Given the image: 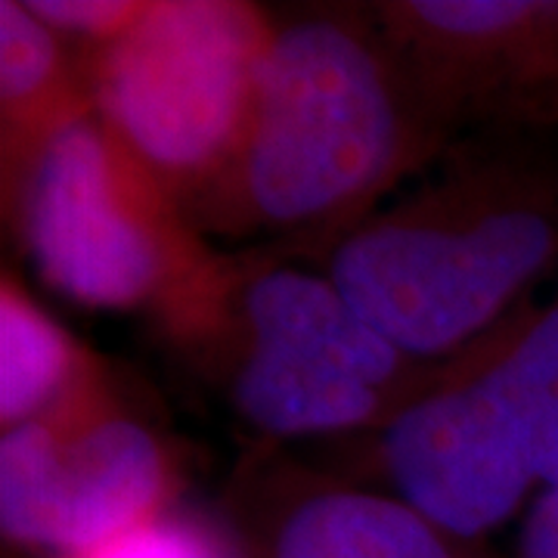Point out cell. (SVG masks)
I'll list each match as a JSON object with an SVG mask.
<instances>
[{"label":"cell","instance_id":"10","mask_svg":"<svg viewBox=\"0 0 558 558\" xmlns=\"http://www.w3.org/2000/svg\"><path fill=\"white\" fill-rule=\"evenodd\" d=\"M75 351L60 326L3 286L0 295V418L7 428L44 418L72 379Z\"/></svg>","mask_w":558,"mask_h":558},{"label":"cell","instance_id":"11","mask_svg":"<svg viewBox=\"0 0 558 558\" xmlns=\"http://www.w3.org/2000/svg\"><path fill=\"white\" fill-rule=\"evenodd\" d=\"M484 376L519 422L539 484H558V301Z\"/></svg>","mask_w":558,"mask_h":558},{"label":"cell","instance_id":"7","mask_svg":"<svg viewBox=\"0 0 558 558\" xmlns=\"http://www.w3.org/2000/svg\"><path fill=\"white\" fill-rule=\"evenodd\" d=\"M245 317L255 344L286 351L376 391L398 373L403 357L360 317L332 279L299 270H274L255 279L245 295Z\"/></svg>","mask_w":558,"mask_h":558},{"label":"cell","instance_id":"16","mask_svg":"<svg viewBox=\"0 0 558 558\" xmlns=\"http://www.w3.org/2000/svg\"><path fill=\"white\" fill-rule=\"evenodd\" d=\"M521 558H558V484L534 499L521 527Z\"/></svg>","mask_w":558,"mask_h":558},{"label":"cell","instance_id":"8","mask_svg":"<svg viewBox=\"0 0 558 558\" xmlns=\"http://www.w3.org/2000/svg\"><path fill=\"white\" fill-rule=\"evenodd\" d=\"M236 403L260 432L292 438L354 428L376 413L379 391L286 351L255 344L236 373Z\"/></svg>","mask_w":558,"mask_h":558},{"label":"cell","instance_id":"3","mask_svg":"<svg viewBox=\"0 0 558 558\" xmlns=\"http://www.w3.org/2000/svg\"><path fill=\"white\" fill-rule=\"evenodd\" d=\"M558 252L539 208H499L462 223H379L332 260V282L400 354H438L497 317Z\"/></svg>","mask_w":558,"mask_h":558},{"label":"cell","instance_id":"5","mask_svg":"<svg viewBox=\"0 0 558 558\" xmlns=\"http://www.w3.org/2000/svg\"><path fill=\"white\" fill-rule=\"evenodd\" d=\"M161 490L159 444L131 418L65 413L0 440V524L25 546L97 549L156 519Z\"/></svg>","mask_w":558,"mask_h":558},{"label":"cell","instance_id":"2","mask_svg":"<svg viewBox=\"0 0 558 558\" xmlns=\"http://www.w3.org/2000/svg\"><path fill=\"white\" fill-rule=\"evenodd\" d=\"M270 40L242 3H146L102 47L94 100L146 171L199 178L242 153Z\"/></svg>","mask_w":558,"mask_h":558},{"label":"cell","instance_id":"13","mask_svg":"<svg viewBox=\"0 0 558 558\" xmlns=\"http://www.w3.org/2000/svg\"><path fill=\"white\" fill-rule=\"evenodd\" d=\"M558 3L472 0V3H413L410 16L440 38L509 40L521 38L556 16Z\"/></svg>","mask_w":558,"mask_h":558},{"label":"cell","instance_id":"4","mask_svg":"<svg viewBox=\"0 0 558 558\" xmlns=\"http://www.w3.org/2000/svg\"><path fill=\"white\" fill-rule=\"evenodd\" d=\"M146 168L97 121L72 116L35 146L22 190V227L38 274L87 307H137L156 295L174 240Z\"/></svg>","mask_w":558,"mask_h":558},{"label":"cell","instance_id":"9","mask_svg":"<svg viewBox=\"0 0 558 558\" xmlns=\"http://www.w3.org/2000/svg\"><path fill=\"white\" fill-rule=\"evenodd\" d=\"M274 558H453L438 527L407 502L373 494H323L282 524Z\"/></svg>","mask_w":558,"mask_h":558},{"label":"cell","instance_id":"12","mask_svg":"<svg viewBox=\"0 0 558 558\" xmlns=\"http://www.w3.org/2000/svg\"><path fill=\"white\" fill-rule=\"evenodd\" d=\"M60 78V50L57 32L35 16L28 3H0V94L7 119L22 121L32 116L40 124L38 112Z\"/></svg>","mask_w":558,"mask_h":558},{"label":"cell","instance_id":"14","mask_svg":"<svg viewBox=\"0 0 558 558\" xmlns=\"http://www.w3.org/2000/svg\"><path fill=\"white\" fill-rule=\"evenodd\" d=\"M75 558H227L223 549L199 527L186 521L149 519L128 534L87 549Z\"/></svg>","mask_w":558,"mask_h":558},{"label":"cell","instance_id":"6","mask_svg":"<svg viewBox=\"0 0 558 558\" xmlns=\"http://www.w3.org/2000/svg\"><path fill=\"white\" fill-rule=\"evenodd\" d=\"M385 465L413 512L459 537L497 527L539 484L519 422L487 376L403 410L385 435Z\"/></svg>","mask_w":558,"mask_h":558},{"label":"cell","instance_id":"1","mask_svg":"<svg viewBox=\"0 0 558 558\" xmlns=\"http://www.w3.org/2000/svg\"><path fill=\"white\" fill-rule=\"evenodd\" d=\"M395 153V97L363 40L336 22L274 35L240 153L255 211L279 223L329 215L376 186Z\"/></svg>","mask_w":558,"mask_h":558},{"label":"cell","instance_id":"15","mask_svg":"<svg viewBox=\"0 0 558 558\" xmlns=\"http://www.w3.org/2000/svg\"><path fill=\"white\" fill-rule=\"evenodd\" d=\"M35 16L53 32H72L84 38H100L102 44L121 38L140 20L146 3H119V0H40L28 3Z\"/></svg>","mask_w":558,"mask_h":558}]
</instances>
